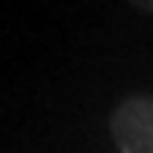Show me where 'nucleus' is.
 Returning <instances> with one entry per match:
<instances>
[{"label": "nucleus", "mask_w": 153, "mask_h": 153, "mask_svg": "<svg viewBox=\"0 0 153 153\" xmlns=\"http://www.w3.org/2000/svg\"><path fill=\"white\" fill-rule=\"evenodd\" d=\"M109 133L118 153H153V97L121 100L109 118Z\"/></svg>", "instance_id": "1"}, {"label": "nucleus", "mask_w": 153, "mask_h": 153, "mask_svg": "<svg viewBox=\"0 0 153 153\" xmlns=\"http://www.w3.org/2000/svg\"><path fill=\"white\" fill-rule=\"evenodd\" d=\"M138 12H147V15H153V0H130Z\"/></svg>", "instance_id": "2"}]
</instances>
